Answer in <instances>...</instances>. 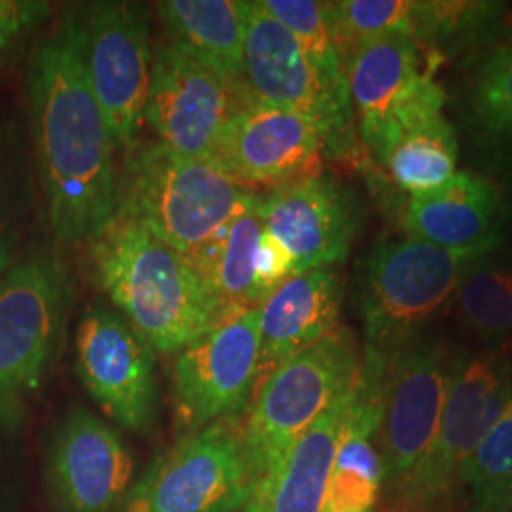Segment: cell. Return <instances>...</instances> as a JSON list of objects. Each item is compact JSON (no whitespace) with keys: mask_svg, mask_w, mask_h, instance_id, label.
<instances>
[{"mask_svg":"<svg viewBox=\"0 0 512 512\" xmlns=\"http://www.w3.org/2000/svg\"><path fill=\"white\" fill-rule=\"evenodd\" d=\"M29 103L55 239L65 245L90 243L118 213V175L116 147L90 88L74 14L33 57Z\"/></svg>","mask_w":512,"mask_h":512,"instance_id":"6da1fadb","label":"cell"},{"mask_svg":"<svg viewBox=\"0 0 512 512\" xmlns=\"http://www.w3.org/2000/svg\"><path fill=\"white\" fill-rule=\"evenodd\" d=\"M90 258L101 291L154 351L179 353L220 319L190 256L131 220L116 215Z\"/></svg>","mask_w":512,"mask_h":512,"instance_id":"7a4b0ae2","label":"cell"},{"mask_svg":"<svg viewBox=\"0 0 512 512\" xmlns=\"http://www.w3.org/2000/svg\"><path fill=\"white\" fill-rule=\"evenodd\" d=\"M361 359L355 334L340 327L258 382L247 418L241 421L253 484L249 501L272 486L294 444L353 384Z\"/></svg>","mask_w":512,"mask_h":512,"instance_id":"3957f363","label":"cell"},{"mask_svg":"<svg viewBox=\"0 0 512 512\" xmlns=\"http://www.w3.org/2000/svg\"><path fill=\"white\" fill-rule=\"evenodd\" d=\"M249 192L219 165L154 143L131 150L118 177L116 215L190 256L238 211Z\"/></svg>","mask_w":512,"mask_h":512,"instance_id":"277c9868","label":"cell"},{"mask_svg":"<svg viewBox=\"0 0 512 512\" xmlns=\"http://www.w3.org/2000/svg\"><path fill=\"white\" fill-rule=\"evenodd\" d=\"M490 249L452 251L410 236L378 243L359 275L366 348L391 355L416 342L456 293L467 264Z\"/></svg>","mask_w":512,"mask_h":512,"instance_id":"5b68a950","label":"cell"},{"mask_svg":"<svg viewBox=\"0 0 512 512\" xmlns=\"http://www.w3.org/2000/svg\"><path fill=\"white\" fill-rule=\"evenodd\" d=\"M512 395L507 361L488 353L454 357L439 431L399 497L380 512H444L458 494L459 473Z\"/></svg>","mask_w":512,"mask_h":512,"instance_id":"8992f818","label":"cell"},{"mask_svg":"<svg viewBox=\"0 0 512 512\" xmlns=\"http://www.w3.org/2000/svg\"><path fill=\"white\" fill-rule=\"evenodd\" d=\"M251 492L241 420L232 418L186 433L152 461L120 512H234Z\"/></svg>","mask_w":512,"mask_h":512,"instance_id":"52a82bcc","label":"cell"},{"mask_svg":"<svg viewBox=\"0 0 512 512\" xmlns=\"http://www.w3.org/2000/svg\"><path fill=\"white\" fill-rule=\"evenodd\" d=\"M65 262L33 251L14 262L0 279V410L35 391L71 304Z\"/></svg>","mask_w":512,"mask_h":512,"instance_id":"ba28073f","label":"cell"},{"mask_svg":"<svg viewBox=\"0 0 512 512\" xmlns=\"http://www.w3.org/2000/svg\"><path fill=\"white\" fill-rule=\"evenodd\" d=\"M243 82L258 99L308 120L321 133L327 156H355V116L348 95L330 86L293 35L258 2H249Z\"/></svg>","mask_w":512,"mask_h":512,"instance_id":"9c48e42d","label":"cell"},{"mask_svg":"<svg viewBox=\"0 0 512 512\" xmlns=\"http://www.w3.org/2000/svg\"><path fill=\"white\" fill-rule=\"evenodd\" d=\"M76 25L90 88L114 147L133 150L145 124L152 69L147 6L93 2L76 16Z\"/></svg>","mask_w":512,"mask_h":512,"instance_id":"30bf717a","label":"cell"},{"mask_svg":"<svg viewBox=\"0 0 512 512\" xmlns=\"http://www.w3.org/2000/svg\"><path fill=\"white\" fill-rule=\"evenodd\" d=\"M260 374V311L224 313L198 340L177 353L173 401L188 433L238 418L249 408Z\"/></svg>","mask_w":512,"mask_h":512,"instance_id":"8fae6325","label":"cell"},{"mask_svg":"<svg viewBox=\"0 0 512 512\" xmlns=\"http://www.w3.org/2000/svg\"><path fill=\"white\" fill-rule=\"evenodd\" d=\"M452 363L454 357L444 346L420 338L387 355L380 427L384 463L380 511L403 492L437 437Z\"/></svg>","mask_w":512,"mask_h":512,"instance_id":"7c38bea8","label":"cell"},{"mask_svg":"<svg viewBox=\"0 0 512 512\" xmlns=\"http://www.w3.org/2000/svg\"><path fill=\"white\" fill-rule=\"evenodd\" d=\"M325 141L308 120L270 105L239 82L215 164L243 188H281L319 177Z\"/></svg>","mask_w":512,"mask_h":512,"instance_id":"4fadbf2b","label":"cell"},{"mask_svg":"<svg viewBox=\"0 0 512 512\" xmlns=\"http://www.w3.org/2000/svg\"><path fill=\"white\" fill-rule=\"evenodd\" d=\"M238 86L167 42L152 52L145 122L160 145L215 164Z\"/></svg>","mask_w":512,"mask_h":512,"instance_id":"5bb4252c","label":"cell"},{"mask_svg":"<svg viewBox=\"0 0 512 512\" xmlns=\"http://www.w3.org/2000/svg\"><path fill=\"white\" fill-rule=\"evenodd\" d=\"M76 368L93 401L128 431H147L156 414L154 349L128 319L93 304L76 330Z\"/></svg>","mask_w":512,"mask_h":512,"instance_id":"9a60e30c","label":"cell"},{"mask_svg":"<svg viewBox=\"0 0 512 512\" xmlns=\"http://www.w3.org/2000/svg\"><path fill=\"white\" fill-rule=\"evenodd\" d=\"M131 475V452L109 423L84 408H74L59 423L48 461L59 512L122 511Z\"/></svg>","mask_w":512,"mask_h":512,"instance_id":"2e32d148","label":"cell"},{"mask_svg":"<svg viewBox=\"0 0 512 512\" xmlns=\"http://www.w3.org/2000/svg\"><path fill=\"white\" fill-rule=\"evenodd\" d=\"M262 219L293 255L298 275L344 262L361 213L351 192L319 175L262 196Z\"/></svg>","mask_w":512,"mask_h":512,"instance_id":"e0dca14e","label":"cell"},{"mask_svg":"<svg viewBox=\"0 0 512 512\" xmlns=\"http://www.w3.org/2000/svg\"><path fill=\"white\" fill-rule=\"evenodd\" d=\"M387 355L365 348L349 389L348 408L321 512H378L384 495L380 427Z\"/></svg>","mask_w":512,"mask_h":512,"instance_id":"ac0fdd59","label":"cell"},{"mask_svg":"<svg viewBox=\"0 0 512 512\" xmlns=\"http://www.w3.org/2000/svg\"><path fill=\"white\" fill-rule=\"evenodd\" d=\"M344 283L334 268H317L281 283L260 306L258 382L300 351L340 329Z\"/></svg>","mask_w":512,"mask_h":512,"instance_id":"d6986e66","label":"cell"},{"mask_svg":"<svg viewBox=\"0 0 512 512\" xmlns=\"http://www.w3.org/2000/svg\"><path fill=\"white\" fill-rule=\"evenodd\" d=\"M404 220L410 238L442 249H490L503 241L507 202L490 179L458 171L437 190L408 198Z\"/></svg>","mask_w":512,"mask_h":512,"instance_id":"ffe728a7","label":"cell"},{"mask_svg":"<svg viewBox=\"0 0 512 512\" xmlns=\"http://www.w3.org/2000/svg\"><path fill=\"white\" fill-rule=\"evenodd\" d=\"M439 59L416 38L395 33L368 40L344 61L351 109L366 147L376 143L401 95L425 71H437Z\"/></svg>","mask_w":512,"mask_h":512,"instance_id":"44dd1931","label":"cell"},{"mask_svg":"<svg viewBox=\"0 0 512 512\" xmlns=\"http://www.w3.org/2000/svg\"><path fill=\"white\" fill-rule=\"evenodd\" d=\"M262 230V196L251 190L238 211L190 255L220 317L230 311L258 306L256 255Z\"/></svg>","mask_w":512,"mask_h":512,"instance_id":"7402d4cb","label":"cell"},{"mask_svg":"<svg viewBox=\"0 0 512 512\" xmlns=\"http://www.w3.org/2000/svg\"><path fill=\"white\" fill-rule=\"evenodd\" d=\"M169 44L222 78L243 82V50L249 2L167 0L158 4Z\"/></svg>","mask_w":512,"mask_h":512,"instance_id":"603a6c76","label":"cell"},{"mask_svg":"<svg viewBox=\"0 0 512 512\" xmlns=\"http://www.w3.org/2000/svg\"><path fill=\"white\" fill-rule=\"evenodd\" d=\"M348 389L311 423L294 444L272 486L245 505V512H321L336 444L349 401Z\"/></svg>","mask_w":512,"mask_h":512,"instance_id":"cb8c5ba5","label":"cell"},{"mask_svg":"<svg viewBox=\"0 0 512 512\" xmlns=\"http://www.w3.org/2000/svg\"><path fill=\"white\" fill-rule=\"evenodd\" d=\"M463 327L486 346H497L512 332V253L503 241L467 264L456 289Z\"/></svg>","mask_w":512,"mask_h":512,"instance_id":"d4e9b609","label":"cell"},{"mask_svg":"<svg viewBox=\"0 0 512 512\" xmlns=\"http://www.w3.org/2000/svg\"><path fill=\"white\" fill-rule=\"evenodd\" d=\"M458 160L456 129L440 114L404 131L380 164L412 198L448 183L458 173Z\"/></svg>","mask_w":512,"mask_h":512,"instance_id":"484cf974","label":"cell"},{"mask_svg":"<svg viewBox=\"0 0 512 512\" xmlns=\"http://www.w3.org/2000/svg\"><path fill=\"white\" fill-rule=\"evenodd\" d=\"M505 6L480 0H416L412 38L429 54H456L494 37Z\"/></svg>","mask_w":512,"mask_h":512,"instance_id":"4316f807","label":"cell"},{"mask_svg":"<svg viewBox=\"0 0 512 512\" xmlns=\"http://www.w3.org/2000/svg\"><path fill=\"white\" fill-rule=\"evenodd\" d=\"M469 118L482 145L512 162V44L482 57L469 86Z\"/></svg>","mask_w":512,"mask_h":512,"instance_id":"83f0119b","label":"cell"},{"mask_svg":"<svg viewBox=\"0 0 512 512\" xmlns=\"http://www.w3.org/2000/svg\"><path fill=\"white\" fill-rule=\"evenodd\" d=\"M471 512L512 511V395L459 473Z\"/></svg>","mask_w":512,"mask_h":512,"instance_id":"f1b7e54d","label":"cell"},{"mask_svg":"<svg viewBox=\"0 0 512 512\" xmlns=\"http://www.w3.org/2000/svg\"><path fill=\"white\" fill-rule=\"evenodd\" d=\"M258 4L293 35L302 52L330 86L349 97L344 65L330 29L329 2L258 0Z\"/></svg>","mask_w":512,"mask_h":512,"instance_id":"f546056e","label":"cell"},{"mask_svg":"<svg viewBox=\"0 0 512 512\" xmlns=\"http://www.w3.org/2000/svg\"><path fill=\"white\" fill-rule=\"evenodd\" d=\"M416 0H340L329 2L332 37L344 61L368 40L403 33L412 37Z\"/></svg>","mask_w":512,"mask_h":512,"instance_id":"4dcf8cb0","label":"cell"},{"mask_svg":"<svg viewBox=\"0 0 512 512\" xmlns=\"http://www.w3.org/2000/svg\"><path fill=\"white\" fill-rule=\"evenodd\" d=\"M25 186L0 169V279L14 266L21 228L25 222Z\"/></svg>","mask_w":512,"mask_h":512,"instance_id":"1f68e13d","label":"cell"},{"mask_svg":"<svg viewBox=\"0 0 512 512\" xmlns=\"http://www.w3.org/2000/svg\"><path fill=\"white\" fill-rule=\"evenodd\" d=\"M48 14V2L0 0V63L48 18Z\"/></svg>","mask_w":512,"mask_h":512,"instance_id":"d6a6232c","label":"cell"},{"mask_svg":"<svg viewBox=\"0 0 512 512\" xmlns=\"http://www.w3.org/2000/svg\"><path fill=\"white\" fill-rule=\"evenodd\" d=\"M293 275H296L293 255L264 228L256 255L255 291L258 306Z\"/></svg>","mask_w":512,"mask_h":512,"instance_id":"836d02e7","label":"cell"},{"mask_svg":"<svg viewBox=\"0 0 512 512\" xmlns=\"http://www.w3.org/2000/svg\"><path fill=\"white\" fill-rule=\"evenodd\" d=\"M511 215H512V202L507 203V219H509V217H511Z\"/></svg>","mask_w":512,"mask_h":512,"instance_id":"e575fe53","label":"cell"},{"mask_svg":"<svg viewBox=\"0 0 512 512\" xmlns=\"http://www.w3.org/2000/svg\"><path fill=\"white\" fill-rule=\"evenodd\" d=\"M509 42H511V44H512V31H511V40H509Z\"/></svg>","mask_w":512,"mask_h":512,"instance_id":"d590c367","label":"cell"}]
</instances>
